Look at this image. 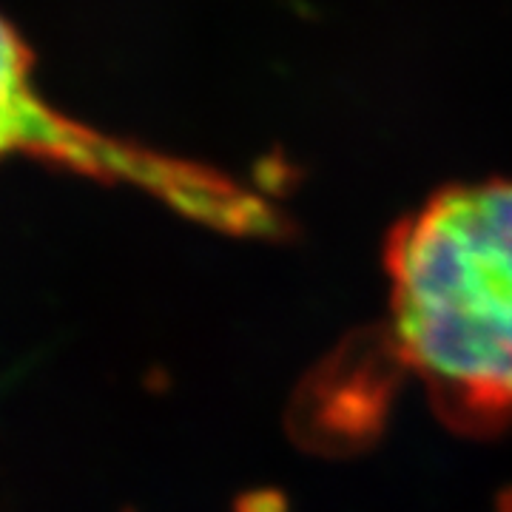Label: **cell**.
I'll list each match as a JSON object with an SVG mask.
<instances>
[{"label": "cell", "mask_w": 512, "mask_h": 512, "mask_svg": "<svg viewBox=\"0 0 512 512\" xmlns=\"http://www.w3.org/2000/svg\"><path fill=\"white\" fill-rule=\"evenodd\" d=\"M9 157H35L89 177L146 185L185 211H202L214 191L194 171L117 146L46 103L32 80L29 46L0 18V160Z\"/></svg>", "instance_id": "7a4b0ae2"}, {"label": "cell", "mask_w": 512, "mask_h": 512, "mask_svg": "<svg viewBox=\"0 0 512 512\" xmlns=\"http://www.w3.org/2000/svg\"><path fill=\"white\" fill-rule=\"evenodd\" d=\"M393 350L439 416L512 433V183L433 194L387 242Z\"/></svg>", "instance_id": "6da1fadb"}]
</instances>
